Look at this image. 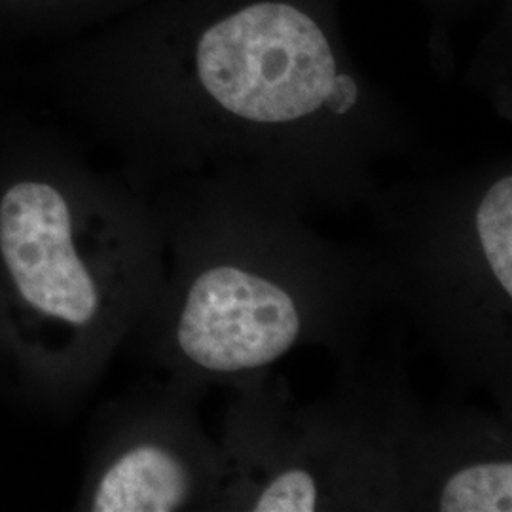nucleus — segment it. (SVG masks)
Segmentation results:
<instances>
[{"label": "nucleus", "mask_w": 512, "mask_h": 512, "mask_svg": "<svg viewBox=\"0 0 512 512\" xmlns=\"http://www.w3.org/2000/svg\"><path fill=\"white\" fill-rule=\"evenodd\" d=\"M190 473L160 446L143 444L116 459L93 497L97 512H169L183 507Z\"/></svg>", "instance_id": "20e7f679"}, {"label": "nucleus", "mask_w": 512, "mask_h": 512, "mask_svg": "<svg viewBox=\"0 0 512 512\" xmlns=\"http://www.w3.org/2000/svg\"><path fill=\"white\" fill-rule=\"evenodd\" d=\"M300 306L283 285L234 264L192 283L177 327L184 355L203 370L234 374L272 365L302 334Z\"/></svg>", "instance_id": "f03ea898"}, {"label": "nucleus", "mask_w": 512, "mask_h": 512, "mask_svg": "<svg viewBox=\"0 0 512 512\" xmlns=\"http://www.w3.org/2000/svg\"><path fill=\"white\" fill-rule=\"evenodd\" d=\"M355 101H357V86L353 78H349L348 74H336L332 92L327 99V107L336 114H344L355 105Z\"/></svg>", "instance_id": "6e6552de"}, {"label": "nucleus", "mask_w": 512, "mask_h": 512, "mask_svg": "<svg viewBox=\"0 0 512 512\" xmlns=\"http://www.w3.org/2000/svg\"><path fill=\"white\" fill-rule=\"evenodd\" d=\"M0 253L19 293L37 310L73 325L95 317L99 293L76 255L71 211L54 186L19 183L4 194Z\"/></svg>", "instance_id": "7ed1b4c3"}, {"label": "nucleus", "mask_w": 512, "mask_h": 512, "mask_svg": "<svg viewBox=\"0 0 512 512\" xmlns=\"http://www.w3.org/2000/svg\"><path fill=\"white\" fill-rule=\"evenodd\" d=\"M203 88L239 118L283 124L327 107L336 61L313 19L262 2L222 19L198 46Z\"/></svg>", "instance_id": "f257e3e1"}, {"label": "nucleus", "mask_w": 512, "mask_h": 512, "mask_svg": "<svg viewBox=\"0 0 512 512\" xmlns=\"http://www.w3.org/2000/svg\"><path fill=\"white\" fill-rule=\"evenodd\" d=\"M437 509L444 512H511V461H478L452 473L440 488Z\"/></svg>", "instance_id": "39448f33"}, {"label": "nucleus", "mask_w": 512, "mask_h": 512, "mask_svg": "<svg viewBox=\"0 0 512 512\" xmlns=\"http://www.w3.org/2000/svg\"><path fill=\"white\" fill-rule=\"evenodd\" d=\"M480 251L495 283L505 296H512V179H499L478 203L475 215Z\"/></svg>", "instance_id": "423d86ee"}, {"label": "nucleus", "mask_w": 512, "mask_h": 512, "mask_svg": "<svg viewBox=\"0 0 512 512\" xmlns=\"http://www.w3.org/2000/svg\"><path fill=\"white\" fill-rule=\"evenodd\" d=\"M315 478L302 469L275 475L258 494L251 511L311 512L321 509V494Z\"/></svg>", "instance_id": "0eeeda50"}]
</instances>
